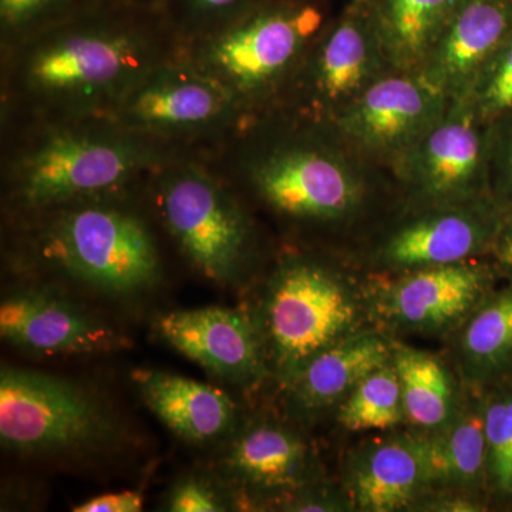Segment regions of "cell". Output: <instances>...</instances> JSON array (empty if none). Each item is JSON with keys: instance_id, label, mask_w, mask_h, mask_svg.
I'll list each match as a JSON object with an SVG mask.
<instances>
[{"instance_id": "cell-1", "label": "cell", "mask_w": 512, "mask_h": 512, "mask_svg": "<svg viewBox=\"0 0 512 512\" xmlns=\"http://www.w3.org/2000/svg\"><path fill=\"white\" fill-rule=\"evenodd\" d=\"M211 167L285 245L348 254L400 204L393 175L357 153L332 121L279 109L247 117Z\"/></svg>"}, {"instance_id": "cell-2", "label": "cell", "mask_w": 512, "mask_h": 512, "mask_svg": "<svg viewBox=\"0 0 512 512\" xmlns=\"http://www.w3.org/2000/svg\"><path fill=\"white\" fill-rule=\"evenodd\" d=\"M180 52L158 6L103 0L0 52V123L110 116Z\"/></svg>"}, {"instance_id": "cell-3", "label": "cell", "mask_w": 512, "mask_h": 512, "mask_svg": "<svg viewBox=\"0 0 512 512\" xmlns=\"http://www.w3.org/2000/svg\"><path fill=\"white\" fill-rule=\"evenodd\" d=\"M178 156L110 116L0 123L3 211L29 214L136 188Z\"/></svg>"}, {"instance_id": "cell-4", "label": "cell", "mask_w": 512, "mask_h": 512, "mask_svg": "<svg viewBox=\"0 0 512 512\" xmlns=\"http://www.w3.org/2000/svg\"><path fill=\"white\" fill-rule=\"evenodd\" d=\"M6 220L9 252L20 264L107 295H136L163 274L161 234L140 185Z\"/></svg>"}, {"instance_id": "cell-5", "label": "cell", "mask_w": 512, "mask_h": 512, "mask_svg": "<svg viewBox=\"0 0 512 512\" xmlns=\"http://www.w3.org/2000/svg\"><path fill=\"white\" fill-rule=\"evenodd\" d=\"M272 265L256 325L286 387L320 353L375 325L367 282L343 252L284 244Z\"/></svg>"}, {"instance_id": "cell-6", "label": "cell", "mask_w": 512, "mask_h": 512, "mask_svg": "<svg viewBox=\"0 0 512 512\" xmlns=\"http://www.w3.org/2000/svg\"><path fill=\"white\" fill-rule=\"evenodd\" d=\"M140 192L160 234L212 282L237 284L271 251L258 215L204 157L164 161Z\"/></svg>"}, {"instance_id": "cell-7", "label": "cell", "mask_w": 512, "mask_h": 512, "mask_svg": "<svg viewBox=\"0 0 512 512\" xmlns=\"http://www.w3.org/2000/svg\"><path fill=\"white\" fill-rule=\"evenodd\" d=\"M319 0H268L181 46L180 59L229 94L245 117L278 109L329 20Z\"/></svg>"}, {"instance_id": "cell-8", "label": "cell", "mask_w": 512, "mask_h": 512, "mask_svg": "<svg viewBox=\"0 0 512 512\" xmlns=\"http://www.w3.org/2000/svg\"><path fill=\"white\" fill-rule=\"evenodd\" d=\"M505 214L490 197L458 204H399L348 255L360 271L390 276L487 256Z\"/></svg>"}, {"instance_id": "cell-9", "label": "cell", "mask_w": 512, "mask_h": 512, "mask_svg": "<svg viewBox=\"0 0 512 512\" xmlns=\"http://www.w3.org/2000/svg\"><path fill=\"white\" fill-rule=\"evenodd\" d=\"M110 117L175 153L198 157L211 156L247 119L224 89L180 57L141 77Z\"/></svg>"}, {"instance_id": "cell-10", "label": "cell", "mask_w": 512, "mask_h": 512, "mask_svg": "<svg viewBox=\"0 0 512 512\" xmlns=\"http://www.w3.org/2000/svg\"><path fill=\"white\" fill-rule=\"evenodd\" d=\"M113 419L79 384L35 370L0 373V441L26 456L90 450L113 433Z\"/></svg>"}, {"instance_id": "cell-11", "label": "cell", "mask_w": 512, "mask_h": 512, "mask_svg": "<svg viewBox=\"0 0 512 512\" xmlns=\"http://www.w3.org/2000/svg\"><path fill=\"white\" fill-rule=\"evenodd\" d=\"M392 72L369 3L355 0L339 18L328 20L281 107L333 121Z\"/></svg>"}, {"instance_id": "cell-12", "label": "cell", "mask_w": 512, "mask_h": 512, "mask_svg": "<svg viewBox=\"0 0 512 512\" xmlns=\"http://www.w3.org/2000/svg\"><path fill=\"white\" fill-rule=\"evenodd\" d=\"M367 282L373 325L386 333L451 336L501 279L485 256Z\"/></svg>"}, {"instance_id": "cell-13", "label": "cell", "mask_w": 512, "mask_h": 512, "mask_svg": "<svg viewBox=\"0 0 512 512\" xmlns=\"http://www.w3.org/2000/svg\"><path fill=\"white\" fill-rule=\"evenodd\" d=\"M487 128L466 99L446 113L403 154L390 173L400 204H458L488 197Z\"/></svg>"}, {"instance_id": "cell-14", "label": "cell", "mask_w": 512, "mask_h": 512, "mask_svg": "<svg viewBox=\"0 0 512 512\" xmlns=\"http://www.w3.org/2000/svg\"><path fill=\"white\" fill-rule=\"evenodd\" d=\"M450 101L420 74L396 70L373 84L332 123L357 153L390 171L443 117Z\"/></svg>"}, {"instance_id": "cell-15", "label": "cell", "mask_w": 512, "mask_h": 512, "mask_svg": "<svg viewBox=\"0 0 512 512\" xmlns=\"http://www.w3.org/2000/svg\"><path fill=\"white\" fill-rule=\"evenodd\" d=\"M158 330L168 345L222 379L254 383L268 369L254 320L234 309H185L161 316Z\"/></svg>"}, {"instance_id": "cell-16", "label": "cell", "mask_w": 512, "mask_h": 512, "mask_svg": "<svg viewBox=\"0 0 512 512\" xmlns=\"http://www.w3.org/2000/svg\"><path fill=\"white\" fill-rule=\"evenodd\" d=\"M342 488L355 511L416 510L430 493L423 437L409 431L360 444L346 460Z\"/></svg>"}, {"instance_id": "cell-17", "label": "cell", "mask_w": 512, "mask_h": 512, "mask_svg": "<svg viewBox=\"0 0 512 512\" xmlns=\"http://www.w3.org/2000/svg\"><path fill=\"white\" fill-rule=\"evenodd\" d=\"M511 32L512 0H460L417 74L448 99H466L481 67Z\"/></svg>"}, {"instance_id": "cell-18", "label": "cell", "mask_w": 512, "mask_h": 512, "mask_svg": "<svg viewBox=\"0 0 512 512\" xmlns=\"http://www.w3.org/2000/svg\"><path fill=\"white\" fill-rule=\"evenodd\" d=\"M0 335L39 355H89L121 346L106 323L72 302L40 292L16 293L2 302Z\"/></svg>"}, {"instance_id": "cell-19", "label": "cell", "mask_w": 512, "mask_h": 512, "mask_svg": "<svg viewBox=\"0 0 512 512\" xmlns=\"http://www.w3.org/2000/svg\"><path fill=\"white\" fill-rule=\"evenodd\" d=\"M394 346L396 339L376 326L340 340L285 387L289 409L301 420L338 409L363 377L392 360Z\"/></svg>"}, {"instance_id": "cell-20", "label": "cell", "mask_w": 512, "mask_h": 512, "mask_svg": "<svg viewBox=\"0 0 512 512\" xmlns=\"http://www.w3.org/2000/svg\"><path fill=\"white\" fill-rule=\"evenodd\" d=\"M229 476L259 494L292 495L318 484L312 448L295 431L274 421L247 427L225 458Z\"/></svg>"}, {"instance_id": "cell-21", "label": "cell", "mask_w": 512, "mask_h": 512, "mask_svg": "<svg viewBox=\"0 0 512 512\" xmlns=\"http://www.w3.org/2000/svg\"><path fill=\"white\" fill-rule=\"evenodd\" d=\"M501 282L451 335L458 376L477 392L512 383V282Z\"/></svg>"}, {"instance_id": "cell-22", "label": "cell", "mask_w": 512, "mask_h": 512, "mask_svg": "<svg viewBox=\"0 0 512 512\" xmlns=\"http://www.w3.org/2000/svg\"><path fill=\"white\" fill-rule=\"evenodd\" d=\"M151 412L181 439L204 444L227 434L237 417L228 394L197 380L165 372L134 375Z\"/></svg>"}, {"instance_id": "cell-23", "label": "cell", "mask_w": 512, "mask_h": 512, "mask_svg": "<svg viewBox=\"0 0 512 512\" xmlns=\"http://www.w3.org/2000/svg\"><path fill=\"white\" fill-rule=\"evenodd\" d=\"M420 436L426 451L430 493L451 491L490 498L487 490L484 392L468 389L460 413L446 429Z\"/></svg>"}, {"instance_id": "cell-24", "label": "cell", "mask_w": 512, "mask_h": 512, "mask_svg": "<svg viewBox=\"0 0 512 512\" xmlns=\"http://www.w3.org/2000/svg\"><path fill=\"white\" fill-rule=\"evenodd\" d=\"M392 365L402 387L410 430L429 436L446 429L460 413L468 393L456 367L436 353L397 340Z\"/></svg>"}, {"instance_id": "cell-25", "label": "cell", "mask_w": 512, "mask_h": 512, "mask_svg": "<svg viewBox=\"0 0 512 512\" xmlns=\"http://www.w3.org/2000/svg\"><path fill=\"white\" fill-rule=\"evenodd\" d=\"M460 0H370L386 55L399 72L419 73Z\"/></svg>"}, {"instance_id": "cell-26", "label": "cell", "mask_w": 512, "mask_h": 512, "mask_svg": "<svg viewBox=\"0 0 512 512\" xmlns=\"http://www.w3.org/2000/svg\"><path fill=\"white\" fill-rule=\"evenodd\" d=\"M336 420L350 433L389 431L407 424L402 387L392 360L360 380L336 409Z\"/></svg>"}, {"instance_id": "cell-27", "label": "cell", "mask_w": 512, "mask_h": 512, "mask_svg": "<svg viewBox=\"0 0 512 512\" xmlns=\"http://www.w3.org/2000/svg\"><path fill=\"white\" fill-rule=\"evenodd\" d=\"M488 497L512 501V383L484 392Z\"/></svg>"}, {"instance_id": "cell-28", "label": "cell", "mask_w": 512, "mask_h": 512, "mask_svg": "<svg viewBox=\"0 0 512 512\" xmlns=\"http://www.w3.org/2000/svg\"><path fill=\"white\" fill-rule=\"evenodd\" d=\"M268 0H160L164 13L181 46L227 28Z\"/></svg>"}, {"instance_id": "cell-29", "label": "cell", "mask_w": 512, "mask_h": 512, "mask_svg": "<svg viewBox=\"0 0 512 512\" xmlns=\"http://www.w3.org/2000/svg\"><path fill=\"white\" fill-rule=\"evenodd\" d=\"M103 0H0V52Z\"/></svg>"}, {"instance_id": "cell-30", "label": "cell", "mask_w": 512, "mask_h": 512, "mask_svg": "<svg viewBox=\"0 0 512 512\" xmlns=\"http://www.w3.org/2000/svg\"><path fill=\"white\" fill-rule=\"evenodd\" d=\"M466 100L487 124L512 113V32L481 67Z\"/></svg>"}, {"instance_id": "cell-31", "label": "cell", "mask_w": 512, "mask_h": 512, "mask_svg": "<svg viewBox=\"0 0 512 512\" xmlns=\"http://www.w3.org/2000/svg\"><path fill=\"white\" fill-rule=\"evenodd\" d=\"M487 190L505 217L512 215V113L488 124Z\"/></svg>"}, {"instance_id": "cell-32", "label": "cell", "mask_w": 512, "mask_h": 512, "mask_svg": "<svg viewBox=\"0 0 512 512\" xmlns=\"http://www.w3.org/2000/svg\"><path fill=\"white\" fill-rule=\"evenodd\" d=\"M227 504L222 501L211 484L198 478H185L180 481L168 495L167 511L171 512H221L227 511Z\"/></svg>"}, {"instance_id": "cell-33", "label": "cell", "mask_w": 512, "mask_h": 512, "mask_svg": "<svg viewBox=\"0 0 512 512\" xmlns=\"http://www.w3.org/2000/svg\"><path fill=\"white\" fill-rule=\"evenodd\" d=\"M487 510L483 498L473 495L437 491L427 494L414 511L430 512H480Z\"/></svg>"}, {"instance_id": "cell-34", "label": "cell", "mask_w": 512, "mask_h": 512, "mask_svg": "<svg viewBox=\"0 0 512 512\" xmlns=\"http://www.w3.org/2000/svg\"><path fill=\"white\" fill-rule=\"evenodd\" d=\"M143 495L137 491H120L97 495L73 508L74 512H138L143 510Z\"/></svg>"}, {"instance_id": "cell-35", "label": "cell", "mask_w": 512, "mask_h": 512, "mask_svg": "<svg viewBox=\"0 0 512 512\" xmlns=\"http://www.w3.org/2000/svg\"><path fill=\"white\" fill-rule=\"evenodd\" d=\"M485 258L494 266L501 281L512 282V215L505 217Z\"/></svg>"}, {"instance_id": "cell-36", "label": "cell", "mask_w": 512, "mask_h": 512, "mask_svg": "<svg viewBox=\"0 0 512 512\" xmlns=\"http://www.w3.org/2000/svg\"><path fill=\"white\" fill-rule=\"evenodd\" d=\"M127 2L141 3V5H156V6H158V2H160V0H127Z\"/></svg>"}, {"instance_id": "cell-37", "label": "cell", "mask_w": 512, "mask_h": 512, "mask_svg": "<svg viewBox=\"0 0 512 512\" xmlns=\"http://www.w3.org/2000/svg\"><path fill=\"white\" fill-rule=\"evenodd\" d=\"M357 2H370V0H357Z\"/></svg>"}]
</instances>
